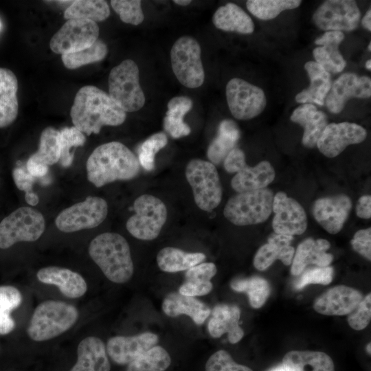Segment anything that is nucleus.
<instances>
[{"instance_id": "6e6552de", "label": "nucleus", "mask_w": 371, "mask_h": 371, "mask_svg": "<svg viewBox=\"0 0 371 371\" xmlns=\"http://www.w3.org/2000/svg\"><path fill=\"white\" fill-rule=\"evenodd\" d=\"M133 210L135 214L126 222L128 232L139 240L156 238L167 219L168 211L164 203L155 196L143 194L135 201Z\"/></svg>"}, {"instance_id": "ddd939ff", "label": "nucleus", "mask_w": 371, "mask_h": 371, "mask_svg": "<svg viewBox=\"0 0 371 371\" xmlns=\"http://www.w3.org/2000/svg\"><path fill=\"white\" fill-rule=\"evenodd\" d=\"M98 36L96 23L87 19H69L52 37L49 47L56 54L74 53L89 47Z\"/></svg>"}, {"instance_id": "37998d69", "label": "nucleus", "mask_w": 371, "mask_h": 371, "mask_svg": "<svg viewBox=\"0 0 371 371\" xmlns=\"http://www.w3.org/2000/svg\"><path fill=\"white\" fill-rule=\"evenodd\" d=\"M107 52L106 45L102 40L98 39L89 47L77 52L61 55V58L65 67L74 69L103 60Z\"/></svg>"}, {"instance_id": "49530a36", "label": "nucleus", "mask_w": 371, "mask_h": 371, "mask_svg": "<svg viewBox=\"0 0 371 371\" xmlns=\"http://www.w3.org/2000/svg\"><path fill=\"white\" fill-rule=\"evenodd\" d=\"M111 5L124 23L137 25L144 19L139 0H112Z\"/></svg>"}, {"instance_id": "bf43d9fd", "label": "nucleus", "mask_w": 371, "mask_h": 371, "mask_svg": "<svg viewBox=\"0 0 371 371\" xmlns=\"http://www.w3.org/2000/svg\"><path fill=\"white\" fill-rule=\"evenodd\" d=\"M25 199L31 206H36L39 202L38 196L33 191L25 192Z\"/></svg>"}, {"instance_id": "9b49d317", "label": "nucleus", "mask_w": 371, "mask_h": 371, "mask_svg": "<svg viewBox=\"0 0 371 371\" xmlns=\"http://www.w3.org/2000/svg\"><path fill=\"white\" fill-rule=\"evenodd\" d=\"M108 214L106 201L98 196H89L63 210L56 217L55 224L61 232L71 233L100 225Z\"/></svg>"}, {"instance_id": "0e129e2a", "label": "nucleus", "mask_w": 371, "mask_h": 371, "mask_svg": "<svg viewBox=\"0 0 371 371\" xmlns=\"http://www.w3.org/2000/svg\"><path fill=\"white\" fill-rule=\"evenodd\" d=\"M366 67L368 70H370V69H371V60H370V59H369L368 60L366 61Z\"/></svg>"}, {"instance_id": "13d9d810", "label": "nucleus", "mask_w": 371, "mask_h": 371, "mask_svg": "<svg viewBox=\"0 0 371 371\" xmlns=\"http://www.w3.org/2000/svg\"><path fill=\"white\" fill-rule=\"evenodd\" d=\"M357 215L362 218H370L371 217V196L363 195L361 196L356 207Z\"/></svg>"}, {"instance_id": "8fccbe9b", "label": "nucleus", "mask_w": 371, "mask_h": 371, "mask_svg": "<svg viewBox=\"0 0 371 371\" xmlns=\"http://www.w3.org/2000/svg\"><path fill=\"white\" fill-rule=\"evenodd\" d=\"M371 319V294L367 295L357 308L349 314L348 322L350 326L357 330L364 329Z\"/></svg>"}, {"instance_id": "c756f323", "label": "nucleus", "mask_w": 371, "mask_h": 371, "mask_svg": "<svg viewBox=\"0 0 371 371\" xmlns=\"http://www.w3.org/2000/svg\"><path fill=\"white\" fill-rule=\"evenodd\" d=\"M304 69L310 78V85L296 95L295 100L302 104L324 105L331 87L330 73L315 61L306 63Z\"/></svg>"}, {"instance_id": "9d476101", "label": "nucleus", "mask_w": 371, "mask_h": 371, "mask_svg": "<svg viewBox=\"0 0 371 371\" xmlns=\"http://www.w3.org/2000/svg\"><path fill=\"white\" fill-rule=\"evenodd\" d=\"M199 43L194 38L183 36L177 39L170 51L172 71L183 86L194 89L204 82L205 73Z\"/></svg>"}, {"instance_id": "7c9ffc66", "label": "nucleus", "mask_w": 371, "mask_h": 371, "mask_svg": "<svg viewBox=\"0 0 371 371\" xmlns=\"http://www.w3.org/2000/svg\"><path fill=\"white\" fill-rule=\"evenodd\" d=\"M18 80L9 69L0 67V128L10 125L16 118Z\"/></svg>"}, {"instance_id": "0eeeda50", "label": "nucleus", "mask_w": 371, "mask_h": 371, "mask_svg": "<svg viewBox=\"0 0 371 371\" xmlns=\"http://www.w3.org/2000/svg\"><path fill=\"white\" fill-rule=\"evenodd\" d=\"M186 177L192 188L194 201L201 210L210 212L220 204L222 187L214 164L194 159L186 166Z\"/></svg>"}, {"instance_id": "a19ab883", "label": "nucleus", "mask_w": 371, "mask_h": 371, "mask_svg": "<svg viewBox=\"0 0 371 371\" xmlns=\"http://www.w3.org/2000/svg\"><path fill=\"white\" fill-rule=\"evenodd\" d=\"M300 0H249L247 10L256 17L262 20L276 18L281 12L297 8Z\"/></svg>"}, {"instance_id": "cd10ccee", "label": "nucleus", "mask_w": 371, "mask_h": 371, "mask_svg": "<svg viewBox=\"0 0 371 371\" xmlns=\"http://www.w3.org/2000/svg\"><path fill=\"white\" fill-rule=\"evenodd\" d=\"M161 308L170 317L187 315L198 325L203 324L211 313L210 308L203 302L179 293L168 294L162 302Z\"/></svg>"}, {"instance_id": "6e6d98bb", "label": "nucleus", "mask_w": 371, "mask_h": 371, "mask_svg": "<svg viewBox=\"0 0 371 371\" xmlns=\"http://www.w3.org/2000/svg\"><path fill=\"white\" fill-rule=\"evenodd\" d=\"M14 182L21 191H32L34 177L22 168H16L12 171Z\"/></svg>"}, {"instance_id": "de8ad7c7", "label": "nucleus", "mask_w": 371, "mask_h": 371, "mask_svg": "<svg viewBox=\"0 0 371 371\" xmlns=\"http://www.w3.org/2000/svg\"><path fill=\"white\" fill-rule=\"evenodd\" d=\"M302 274L295 283L296 289H303L311 284L327 285L332 282L333 269L331 267H316L302 271Z\"/></svg>"}, {"instance_id": "e433bc0d", "label": "nucleus", "mask_w": 371, "mask_h": 371, "mask_svg": "<svg viewBox=\"0 0 371 371\" xmlns=\"http://www.w3.org/2000/svg\"><path fill=\"white\" fill-rule=\"evenodd\" d=\"M109 15V7L103 0H76L64 12L67 20L87 19L95 23L104 21Z\"/></svg>"}, {"instance_id": "4be33fe9", "label": "nucleus", "mask_w": 371, "mask_h": 371, "mask_svg": "<svg viewBox=\"0 0 371 371\" xmlns=\"http://www.w3.org/2000/svg\"><path fill=\"white\" fill-rule=\"evenodd\" d=\"M212 313V317L208 322L207 328L212 337L218 338L227 333L231 344H236L242 339L244 331L238 324L240 310L237 306L218 304Z\"/></svg>"}, {"instance_id": "f8f14e48", "label": "nucleus", "mask_w": 371, "mask_h": 371, "mask_svg": "<svg viewBox=\"0 0 371 371\" xmlns=\"http://www.w3.org/2000/svg\"><path fill=\"white\" fill-rule=\"evenodd\" d=\"M225 92L229 109L238 120L252 119L265 109L267 99L264 91L243 79H231Z\"/></svg>"}, {"instance_id": "1a4fd4ad", "label": "nucleus", "mask_w": 371, "mask_h": 371, "mask_svg": "<svg viewBox=\"0 0 371 371\" xmlns=\"http://www.w3.org/2000/svg\"><path fill=\"white\" fill-rule=\"evenodd\" d=\"M45 227L41 212L30 207H19L0 223V248L7 249L21 241H35L43 234Z\"/></svg>"}, {"instance_id": "864d4df0", "label": "nucleus", "mask_w": 371, "mask_h": 371, "mask_svg": "<svg viewBox=\"0 0 371 371\" xmlns=\"http://www.w3.org/2000/svg\"><path fill=\"white\" fill-rule=\"evenodd\" d=\"M213 284L211 281L199 282V281H185L180 286L179 293L187 296H202L211 292Z\"/></svg>"}, {"instance_id": "a878e982", "label": "nucleus", "mask_w": 371, "mask_h": 371, "mask_svg": "<svg viewBox=\"0 0 371 371\" xmlns=\"http://www.w3.org/2000/svg\"><path fill=\"white\" fill-rule=\"evenodd\" d=\"M291 120L301 125L304 131L302 144L307 148H314L328 125L326 115L313 104H303L296 108L291 115Z\"/></svg>"}, {"instance_id": "f3484780", "label": "nucleus", "mask_w": 371, "mask_h": 371, "mask_svg": "<svg viewBox=\"0 0 371 371\" xmlns=\"http://www.w3.org/2000/svg\"><path fill=\"white\" fill-rule=\"evenodd\" d=\"M371 95L370 78L353 73H344L333 84L326 97V104L333 113H340L351 98H369Z\"/></svg>"}, {"instance_id": "a18cd8bd", "label": "nucleus", "mask_w": 371, "mask_h": 371, "mask_svg": "<svg viewBox=\"0 0 371 371\" xmlns=\"http://www.w3.org/2000/svg\"><path fill=\"white\" fill-rule=\"evenodd\" d=\"M167 143V136L162 132L150 135L139 148L138 161L140 166L146 170H152L155 167L156 153L164 148Z\"/></svg>"}, {"instance_id": "393cba45", "label": "nucleus", "mask_w": 371, "mask_h": 371, "mask_svg": "<svg viewBox=\"0 0 371 371\" xmlns=\"http://www.w3.org/2000/svg\"><path fill=\"white\" fill-rule=\"evenodd\" d=\"M78 359L70 371H110L111 365L104 342L91 336L82 339L77 349Z\"/></svg>"}, {"instance_id": "473e14b6", "label": "nucleus", "mask_w": 371, "mask_h": 371, "mask_svg": "<svg viewBox=\"0 0 371 371\" xmlns=\"http://www.w3.org/2000/svg\"><path fill=\"white\" fill-rule=\"evenodd\" d=\"M212 21L216 28L226 32L248 34L254 30L251 18L233 3L219 7L213 15Z\"/></svg>"}, {"instance_id": "f704fd0d", "label": "nucleus", "mask_w": 371, "mask_h": 371, "mask_svg": "<svg viewBox=\"0 0 371 371\" xmlns=\"http://www.w3.org/2000/svg\"><path fill=\"white\" fill-rule=\"evenodd\" d=\"M205 259V255L201 252L188 253L178 248L166 247L158 252L157 263L161 271L175 273L188 270Z\"/></svg>"}, {"instance_id": "f03ea898", "label": "nucleus", "mask_w": 371, "mask_h": 371, "mask_svg": "<svg viewBox=\"0 0 371 371\" xmlns=\"http://www.w3.org/2000/svg\"><path fill=\"white\" fill-rule=\"evenodd\" d=\"M88 180L95 187L120 180H130L139 172L140 164L133 153L119 142L98 146L89 157Z\"/></svg>"}, {"instance_id": "4468645a", "label": "nucleus", "mask_w": 371, "mask_h": 371, "mask_svg": "<svg viewBox=\"0 0 371 371\" xmlns=\"http://www.w3.org/2000/svg\"><path fill=\"white\" fill-rule=\"evenodd\" d=\"M361 12L353 0H328L321 4L313 15L314 24L327 31L355 30L359 23Z\"/></svg>"}, {"instance_id": "69168bd1", "label": "nucleus", "mask_w": 371, "mask_h": 371, "mask_svg": "<svg viewBox=\"0 0 371 371\" xmlns=\"http://www.w3.org/2000/svg\"><path fill=\"white\" fill-rule=\"evenodd\" d=\"M370 348H371V346H370V343H369L367 346H366V350H367V352L370 355L371 353V350H370Z\"/></svg>"}, {"instance_id": "ea45409f", "label": "nucleus", "mask_w": 371, "mask_h": 371, "mask_svg": "<svg viewBox=\"0 0 371 371\" xmlns=\"http://www.w3.org/2000/svg\"><path fill=\"white\" fill-rule=\"evenodd\" d=\"M20 291L12 286H0V334L10 333L14 328V322L10 312L21 303Z\"/></svg>"}, {"instance_id": "2f4dec72", "label": "nucleus", "mask_w": 371, "mask_h": 371, "mask_svg": "<svg viewBox=\"0 0 371 371\" xmlns=\"http://www.w3.org/2000/svg\"><path fill=\"white\" fill-rule=\"evenodd\" d=\"M282 365L286 371H335L330 357L320 351H290L283 357Z\"/></svg>"}, {"instance_id": "680f3d73", "label": "nucleus", "mask_w": 371, "mask_h": 371, "mask_svg": "<svg viewBox=\"0 0 371 371\" xmlns=\"http://www.w3.org/2000/svg\"><path fill=\"white\" fill-rule=\"evenodd\" d=\"M173 1L175 3L181 6L188 5L192 2L190 0H175Z\"/></svg>"}, {"instance_id": "b1692460", "label": "nucleus", "mask_w": 371, "mask_h": 371, "mask_svg": "<svg viewBox=\"0 0 371 371\" xmlns=\"http://www.w3.org/2000/svg\"><path fill=\"white\" fill-rule=\"evenodd\" d=\"M344 38V34L339 31H327L315 41L317 47L313 51L315 62L328 73H339L346 62L339 51V45Z\"/></svg>"}, {"instance_id": "c85d7f7f", "label": "nucleus", "mask_w": 371, "mask_h": 371, "mask_svg": "<svg viewBox=\"0 0 371 371\" xmlns=\"http://www.w3.org/2000/svg\"><path fill=\"white\" fill-rule=\"evenodd\" d=\"M275 175L273 166L267 161L254 167L245 164L234 176L231 186L237 192L263 189L273 181Z\"/></svg>"}, {"instance_id": "39448f33", "label": "nucleus", "mask_w": 371, "mask_h": 371, "mask_svg": "<svg viewBox=\"0 0 371 371\" xmlns=\"http://www.w3.org/2000/svg\"><path fill=\"white\" fill-rule=\"evenodd\" d=\"M273 193L269 188L238 192L227 202L223 214L238 226L265 221L272 212Z\"/></svg>"}, {"instance_id": "bb28decb", "label": "nucleus", "mask_w": 371, "mask_h": 371, "mask_svg": "<svg viewBox=\"0 0 371 371\" xmlns=\"http://www.w3.org/2000/svg\"><path fill=\"white\" fill-rule=\"evenodd\" d=\"M293 238V236L283 234L271 235L268 243L257 251L254 258V267L263 271L276 260H280L284 265H289L295 254L294 247L290 245Z\"/></svg>"}, {"instance_id": "dca6fc26", "label": "nucleus", "mask_w": 371, "mask_h": 371, "mask_svg": "<svg viewBox=\"0 0 371 371\" xmlns=\"http://www.w3.org/2000/svg\"><path fill=\"white\" fill-rule=\"evenodd\" d=\"M367 137L366 130L351 122L328 124L317 142L319 151L327 157L333 158L350 144H359Z\"/></svg>"}, {"instance_id": "e2e57ef3", "label": "nucleus", "mask_w": 371, "mask_h": 371, "mask_svg": "<svg viewBox=\"0 0 371 371\" xmlns=\"http://www.w3.org/2000/svg\"><path fill=\"white\" fill-rule=\"evenodd\" d=\"M268 371H286V370L284 368L282 365H279L276 367L271 368V370Z\"/></svg>"}, {"instance_id": "c03bdc74", "label": "nucleus", "mask_w": 371, "mask_h": 371, "mask_svg": "<svg viewBox=\"0 0 371 371\" xmlns=\"http://www.w3.org/2000/svg\"><path fill=\"white\" fill-rule=\"evenodd\" d=\"M86 142L85 134L75 126L65 127L59 131L60 156L59 161L65 167H69L74 160L71 148L82 146Z\"/></svg>"}, {"instance_id": "58836bf2", "label": "nucleus", "mask_w": 371, "mask_h": 371, "mask_svg": "<svg viewBox=\"0 0 371 371\" xmlns=\"http://www.w3.org/2000/svg\"><path fill=\"white\" fill-rule=\"evenodd\" d=\"M171 363L168 352L155 346L128 365L126 371H165Z\"/></svg>"}, {"instance_id": "338daca9", "label": "nucleus", "mask_w": 371, "mask_h": 371, "mask_svg": "<svg viewBox=\"0 0 371 371\" xmlns=\"http://www.w3.org/2000/svg\"><path fill=\"white\" fill-rule=\"evenodd\" d=\"M368 48L369 51L371 50V42L369 43V45H368Z\"/></svg>"}, {"instance_id": "2eb2a0df", "label": "nucleus", "mask_w": 371, "mask_h": 371, "mask_svg": "<svg viewBox=\"0 0 371 371\" xmlns=\"http://www.w3.org/2000/svg\"><path fill=\"white\" fill-rule=\"evenodd\" d=\"M272 227L275 234L293 236L303 234L307 227V218L303 207L283 192L273 196Z\"/></svg>"}, {"instance_id": "c9c22d12", "label": "nucleus", "mask_w": 371, "mask_h": 371, "mask_svg": "<svg viewBox=\"0 0 371 371\" xmlns=\"http://www.w3.org/2000/svg\"><path fill=\"white\" fill-rule=\"evenodd\" d=\"M192 107V100L186 96L174 97L168 102L164 127L172 137L180 138L190 133V128L183 122V117Z\"/></svg>"}, {"instance_id": "20e7f679", "label": "nucleus", "mask_w": 371, "mask_h": 371, "mask_svg": "<svg viewBox=\"0 0 371 371\" xmlns=\"http://www.w3.org/2000/svg\"><path fill=\"white\" fill-rule=\"evenodd\" d=\"M78 317V311L74 306L61 301L47 300L35 308L27 333L34 341L49 340L68 330Z\"/></svg>"}, {"instance_id": "79ce46f5", "label": "nucleus", "mask_w": 371, "mask_h": 371, "mask_svg": "<svg viewBox=\"0 0 371 371\" xmlns=\"http://www.w3.org/2000/svg\"><path fill=\"white\" fill-rule=\"evenodd\" d=\"M60 156L59 131L47 127L41 133L38 150L31 157L49 166L57 163Z\"/></svg>"}, {"instance_id": "6ab92c4d", "label": "nucleus", "mask_w": 371, "mask_h": 371, "mask_svg": "<svg viewBox=\"0 0 371 371\" xmlns=\"http://www.w3.org/2000/svg\"><path fill=\"white\" fill-rule=\"evenodd\" d=\"M351 208L350 199L341 194L316 200L313 213L317 222L326 232L335 234L341 229Z\"/></svg>"}, {"instance_id": "72a5a7b5", "label": "nucleus", "mask_w": 371, "mask_h": 371, "mask_svg": "<svg viewBox=\"0 0 371 371\" xmlns=\"http://www.w3.org/2000/svg\"><path fill=\"white\" fill-rule=\"evenodd\" d=\"M240 136V130L234 121L223 120L219 124L217 136L207 150L210 162L214 166L223 162L228 154L236 148Z\"/></svg>"}, {"instance_id": "3c124183", "label": "nucleus", "mask_w": 371, "mask_h": 371, "mask_svg": "<svg viewBox=\"0 0 371 371\" xmlns=\"http://www.w3.org/2000/svg\"><path fill=\"white\" fill-rule=\"evenodd\" d=\"M216 271V267L213 262L200 263L186 270L185 281H211Z\"/></svg>"}, {"instance_id": "f257e3e1", "label": "nucleus", "mask_w": 371, "mask_h": 371, "mask_svg": "<svg viewBox=\"0 0 371 371\" xmlns=\"http://www.w3.org/2000/svg\"><path fill=\"white\" fill-rule=\"evenodd\" d=\"M70 115L74 126L87 135L99 133L104 126H119L126 117L109 94L93 85L78 90Z\"/></svg>"}, {"instance_id": "412c9836", "label": "nucleus", "mask_w": 371, "mask_h": 371, "mask_svg": "<svg viewBox=\"0 0 371 371\" xmlns=\"http://www.w3.org/2000/svg\"><path fill=\"white\" fill-rule=\"evenodd\" d=\"M330 247V243L326 239L315 240L308 238L303 240L295 251L291 269V273L293 276H298L309 265H315L317 267L328 266L333 260V256L326 253Z\"/></svg>"}, {"instance_id": "09e8293b", "label": "nucleus", "mask_w": 371, "mask_h": 371, "mask_svg": "<svg viewBox=\"0 0 371 371\" xmlns=\"http://www.w3.org/2000/svg\"><path fill=\"white\" fill-rule=\"evenodd\" d=\"M205 371H253L247 366L236 363L231 355L220 350L210 356L205 364Z\"/></svg>"}, {"instance_id": "052dcab7", "label": "nucleus", "mask_w": 371, "mask_h": 371, "mask_svg": "<svg viewBox=\"0 0 371 371\" xmlns=\"http://www.w3.org/2000/svg\"><path fill=\"white\" fill-rule=\"evenodd\" d=\"M361 23L363 26L368 30L371 31V9L369 8L364 16L362 19Z\"/></svg>"}, {"instance_id": "4d7b16f0", "label": "nucleus", "mask_w": 371, "mask_h": 371, "mask_svg": "<svg viewBox=\"0 0 371 371\" xmlns=\"http://www.w3.org/2000/svg\"><path fill=\"white\" fill-rule=\"evenodd\" d=\"M27 171L34 177H42L46 175L49 170V166L43 164L32 157H30L26 164Z\"/></svg>"}, {"instance_id": "a211bd4d", "label": "nucleus", "mask_w": 371, "mask_h": 371, "mask_svg": "<svg viewBox=\"0 0 371 371\" xmlns=\"http://www.w3.org/2000/svg\"><path fill=\"white\" fill-rule=\"evenodd\" d=\"M158 341L159 337L150 332L134 336H115L108 340L106 348L115 363L128 365L156 346Z\"/></svg>"}, {"instance_id": "4c0bfd02", "label": "nucleus", "mask_w": 371, "mask_h": 371, "mask_svg": "<svg viewBox=\"0 0 371 371\" xmlns=\"http://www.w3.org/2000/svg\"><path fill=\"white\" fill-rule=\"evenodd\" d=\"M230 286L235 291L246 293L251 306L254 308L262 307L270 293L268 282L258 276L234 280Z\"/></svg>"}, {"instance_id": "7ed1b4c3", "label": "nucleus", "mask_w": 371, "mask_h": 371, "mask_svg": "<svg viewBox=\"0 0 371 371\" xmlns=\"http://www.w3.org/2000/svg\"><path fill=\"white\" fill-rule=\"evenodd\" d=\"M89 254L111 282L123 284L131 280L134 272L130 247L120 234L105 232L90 243Z\"/></svg>"}, {"instance_id": "5fc2aeb1", "label": "nucleus", "mask_w": 371, "mask_h": 371, "mask_svg": "<svg viewBox=\"0 0 371 371\" xmlns=\"http://www.w3.org/2000/svg\"><path fill=\"white\" fill-rule=\"evenodd\" d=\"M245 164V155L238 148H234L223 161L224 168L229 173L238 172Z\"/></svg>"}, {"instance_id": "5701e85b", "label": "nucleus", "mask_w": 371, "mask_h": 371, "mask_svg": "<svg viewBox=\"0 0 371 371\" xmlns=\"http://www.w3.org/2000/svg\"><path fill=\"white\" fill-rule=\"evenodd\" d=\"M38 280L45 284L58 287L60 292L69 298H78L87 291V285L83 277L69 269L51 266L39 269Z\"/></svg>"}, {"instance_id": "603ef678", "label": "nucleus", "mask_w": 371, "mask_h": 371, "mask_svg": "<svg viewBox=\"0 0 371 371\" xmlns=\"http://www.w3.org/2000/svg\"><path fill=\"white\" fill-rule=\"evenodd\" d=\"M353 249L368 260H371V229L357 231L351 240Z\"/></svg>"}, {"instance_id": "423d86ee", "label": "nucleus", "mask_w": 371, "mask_h": 371, "mask_svg": "<svg viewBox=\"0 0 371 371\" xmlns=\"http://www.w3.org/2000/svg\"><path fill=\"white\" fill-rule=\"evenodd\" d=\"M109 95L124 111L134 112L143 107L145 95L139 85L137 65L126 59L114 67L109 76Z\"/></svg>"}, {"instance_id": "aec40b11", "label": "nucleus", "mask_w": 371, "mask_h": 371, "mask_svg": "<svg viewBox=\"0 0 371 371\" xmlns=\"http://www.w3.org/2000/svg\"><path fill=\"white\" fill-rule=\"evenodd\" d=\"M363 300L360 291L339 285L320 295L313 304L314 309L325 315H345L352 313Z\"/></svg>"}]
</instances>
